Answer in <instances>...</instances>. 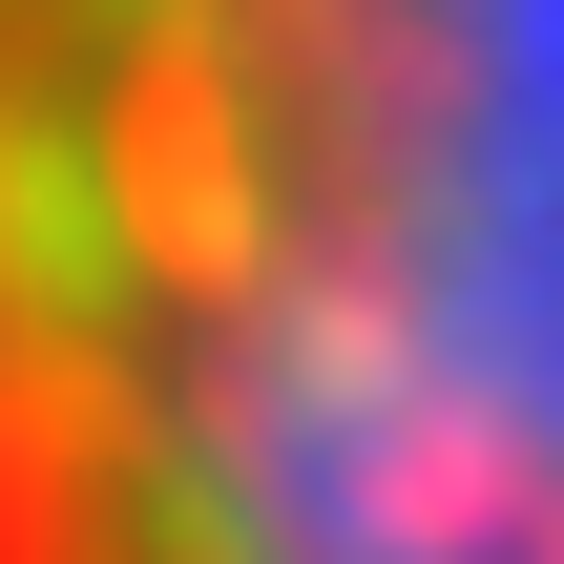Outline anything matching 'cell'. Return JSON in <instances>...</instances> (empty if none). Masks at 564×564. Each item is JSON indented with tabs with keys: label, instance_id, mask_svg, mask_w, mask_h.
<instances>
[{
	"label": "cell",
	"instance_id": "cell-1",
	"mask_svg": "<svg viewBox=\"0 0 564 564\" xmlns=\"http://www.w3.org/2000/svg\"><path fill=\"white\" fill-rule=\"evenodd\" d=\"M0 564H564V0H0Z\"/></svg>",
	"mask_w": 564,
	"mask_h": 564
}]
</instances>
